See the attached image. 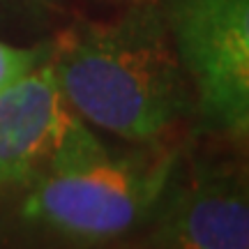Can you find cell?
I'll list each match as a JSON object with an SVG mask.
<instances>
[{"mask_svg": "<svg viewBox=\"0 0 249 249\" xmlns=\"http://www.w3.org/2000/svg\"><path fill=\"white\" fill-rule=\"evenodd\" d=\"M46 65L76 116L132 145L169 143L194 97L160 2L62 30Z\"/></svg>", "mask_w": 249, "mask_h": 249, "instance_id": "1", "label": "cell"}, {"mask_svg": "<svg viewBox=\"0 0 249 249\" xmlns=\"http://www.w3.org/2000/svg\"><path fill=\"white\" fill-rule=\"evenodd\" d=\"M203 132L235 145L249 134V0L160 5Z\"/></svg>", "mask_w": 249, "mask_h": 249, "instance_id": "3", "label": "cell"}, {"mask_svg": "<svg viewBox=\"0 0 249 249\" xmlns=\"http://www.w3.org/2000/svg\"><path fill=\"white\" fill-rule=\"evenodd\" d=\"M180 152L173 141L107 148L0 192V245L97 249L145 229Z\"/></svg>", "mask_w": 249, "mask_h": 249, "instance_id": "2", "label": "cell"}, {"mask_svg": "<svg viewBox=\"0 0 249 249\" xmlns=\"http://www.w3.org/2000/svg\"><path fill=\"white\" fill-rule=\"evenodd\" d=\"M107 148L62 97L46 62L0 90V192Z\"/></svg>", "mask_w": 249, "mask_h": 249, "instance_id": "5", "label": "cell"}, {"mask_svg": "<svg viewBox=\"0 0 249 249\" xmlns=\"http://www.w3.org/2000/svg\"><path fill=\"white\" fill-rule=\"evenodd\" d=\"M150 249H249L247 176L224 155L180 152L150 219Z\"/></svg>", "mask_w": 249, "mask_h": 249, "instance_id": "4", "label": "cell"}, {"mask_svg": "<svg viewBox=\"0 0 249 249\" xmlns=\"http://www.w3.org/2000/svg\"><path fill=\"white\" fill-rule=\"evenodd\" d=\"M49 58V46L23 49L0 42V90L12 86L14 81L23 79L33 70L42 67Z\"/></svg>", "mask_w": 249, "mask_h": 249, "instance_id": "6", "label": "cell"}]
</instances>
